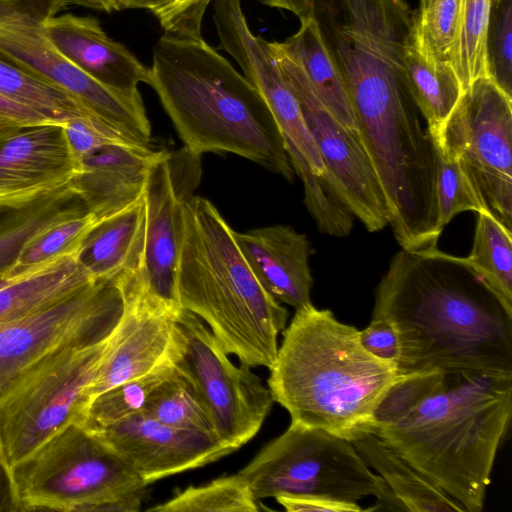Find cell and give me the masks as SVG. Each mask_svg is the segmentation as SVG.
<instances>
[{"instance_id": "obj_1", "label": "cell", "mask_w": 512, "mask_h": 512, "mask_svg": "<svg viewBox=\"0 0 512 512\" xmlns=\"http://www.w3.org/2000/svg\"><path fill=\"white\" fill-rule=\"evenodd\" d=\"M372 318L394 328L398 374H512V305L465 258L437 245L393 256L375 289Z\"/></svg>"}, {"instance_id": "obj_2", "label": "cell", "mask_w": 512, "mask_h": 512, "mask_svg": "<svg viewBox=\"0 0 512 512\" xmlns=\"http://www.w3.org/2000/svg\"><path fill=\"white\" fill-rule=\"evenodd\" d=\"M148 85L190 155L230 152L293 180L285 141L264 98L204 39L161 36Z\"/></svg>"}, {"instance_id": "obj_3", "label": "cell", "mask_w": 512, "mask_h": 512, "mask_svg": "<svg viewBox=\"0 0 512 512\" xmlns=\"http://www.w3.org/2000/svg\"><path fill=\"white\" fill-rule=\"evenodd\" d=\"M282 333L268 387L291 423L350 442L374 434L375 412L400 376L397 364L371 354L356 327L313 304L295 310Z\"/></svg>"}, {"instance_id": "obj_4", "label": "cell", "mask_w": 512, "mask_h": 512, "mask_svg": "<svg viewBox=\"0 0 512 512\" xmlns=\"http://www.w3.org/2000/svg\"><path fill=\"white\" fill-rule=\"evenodd\" d=\"M511 416L512 374L445 373L440 389L375 435L465 512H481Z\"/></svg>"}, {"instance_id": "obj_5", "label": "cell", "mask_w": 512, "mask_h": 512, "mask_svg": "<svg viewBox=\"0 0 512 512\" xmlns=\"http://www.w3.org/2000/svg\"><path fill=\"white\" fill-rule=\"evenodd\" d=\"M176 286L181 309L201 319L228 355L272 367L288 311L254 275L235 231L199 196L183 201Z\"/></svg>"}, {"instance_id": "obj_6", "label": "cell", "mask_w": 512, "mask_h": 512, "mask_svg": "<svg viewBox=\"0 0 512 512\" xmlns=\"http://www.w3.org/2000/svg\"><path fill=\"white\" fill-rule=\"evenodd\" d=\"M14 511L137 512L148 485L75 421L7 474Z\"/></svg>"}, {"instance_id": "obj_7", "label": "cell", "mask_w": 512, "mask_h": 512, "mask_svg": "<svg viewBox=\"0 0 512 512\" xmlns=\"http://www.w3.org/2000/svg\"><path fill=\"white\" fill-rule=\"evenodd\" d=\"M113 335L114 330L100 340L81 339L60 347L0 395V466L6 475L56 433L81 419L87 389Z\"/></svg>"}, {"instance_id": "obj_8", "label": "cell", "mask_w": 512, "mask_h": 512, "mask_svg": "<svg viewBox=\"0 0 512 512\" xmlns=\"http://www.w3.org/2000/svg\"><path fill=\"white\" fill-rule=\"evenodd\" d=\"M237 475L258 502L280 495H300L358 503L373 496L378 505L367 511L399 510L384 480L366 464L352 442L295 423H290Z\"/></svg>"}, {"instance_id": "obj_9", "label": "cell", "mask_w": 512, "mask_h": 512, "mask_svg": "<svg viewBox=\"0 0 512 512\" xmlns=\"http://www.w3.org/2000/svg\"><path fill=\"white\" fill-rule=\"evenodd\" d=\"M430 135L458 160L488 212L511 231L512 97L489 76L479 78Z\"/></svg>"}, {"instance_id": "obj_10", "label": "cell", "mask_w": 512, "mask_h": 512, "mask_svg": "<svg viewBox=\"0 0 512 512\" xmlns=\"http://www.w3.org/2000/svg\"><path fill=\"white\" fill-rule=\"evenodd\" d=\"M177 322L176 363L200 393L218 439L237 450L257 434L269 414L274 403L271 390L250 366L234 365L196 315L182 309Z\"/></svg>"}, {"instance_id": "obj_11", "label": "cell", "mask_w": 512, "mask_h": 512, "mask_svg": "<svg viewBox=\"0 0 512 512\" xmlns=\"http://www.w3.org/2000/svg\"><path fill=\"white\" fill-rule=\"evenodd\" d=\"M122 310L117 279L95 280L38 311L0 323V395L60 347L107 337Z\"/></svg>"}, {"instance_id": "obj_12", "label": "cell", "mask_w": 512, "mask_h": 512, "mask_svg": "<svg viewBox=\"0 0 512 512\" xmlns=\"http://www.w3.org/2000/svg\"><path fill=\"white\" fill-rule=\"evenodd\" d=\"M48 18L25 12L0 18L1 54L66 93L94 119L150 144L151 127L141 94L113 90L60 54L42 35L41 24Z\"/></svg>"}, {"instance_id": "obj_13", "label": "cell", "mask_w": 512, "mask_h": 512, "mask_svg": "<svg viewBox=\"0 0 512 512\" xmlns=\"http://www.w3.org/2000/svg\"><path fill=\"white\" fill-rule=\"evenodd\" d=\"M325 166L323 176L354 217L370 232L388 225L386 198L358 132L340 124L315 94L299 63L279 42H270Z\"/></svg>"}, {"instance_id": "obj_14", "label": "cell", "mask_w": 512, "mask_h": 512, "mask_svg": "<svg viewBox=\"0 0 512 512\" xmlns=\"http://www.w3.org/2000/svg\"><path fill=\"white\" fill-rule=\"evenodd\" d=\"M213 20L219 48L231 55L264 98L285 141L288 157L302 156L318 175L325 173L319 151L299 103L273 54L270 42L255 35L241 0H214Z\"/></svg>"}, {"instance_id": "obj_15", "label": "cell", "mask_w": 512, "mask_h": 512, "mask_svg": "<svg viewBox=\"0 0 512 512\" xmlns=\"http://www.w3.org/2000/svg\"><path fill=\"white\" fill-rule=\"evenodd\" d=\"M116 279L123 310L112 345L87 389V405L100 393L153 370L173 354L179 341L180 311L149 294L133 273Z\"/></svg>"}, {"instance_id": "obj_16", "label": "cell", "mask_w": 512, "mask_h": 512, "mask_svg": "<svg viewBox=\"0 0 512 512\" xmlns=\"http://www.w3.org/2000/svg\"><path fill=\"white\" fill-rule=\"evenodd\" d=\"M92 433L147 485L236 451L214 435L174 428L140 412Z\"/></svg>"}, {"instance_id": "obj_17", "label": "cell", "mask_w": 512, "mask_h": 512, "mask_svg": "<svg viewBox=\"0 0 512 512\" xmlns=\"http://www.w3.org/2000/svg\"><path fill=\"white\" fill-rule=\"evenodd\" d=\"M175 180L172 155L160 151L146 178L144 244L140 264L133 276L154 298L181 311L176 280L182 239V206L186 197Z\"/></svg>"}, {"instance_id": "obj_18", "label": "cell", "mask_w": 512, "mask_h": 512, "mask_svg": "<svg viewBox=\"0 0 512 512\" xmlns=\"http://www.w3.org/2000/svg\"><path fill=\"white\" fill-rule=\"evenodd\" d=\"M78 169L64 123L26 127L0 136V210L27 205L66 187Z\"/></svg>"}, {"instance_id": "obj_19", "label": "cell", "mask_w": 512, "mask_h": 512, "mask_svg": "<svg viewBox=\"0 0 512 512\" xmlns=\"http://www.w3.org/2000/svg\"><path fill=\"white\" fill-rule=\"evenodd\" d=\"M41 32L60 54L113 90L136 95L140 83L148 84L149 67L111 39L94 17L55 15L42 22Z\"/></svg>"}, {"instance_id": "obj_20", "label": "cell", "mask_w": 512, "mask_h": 512, "mask_svg": "<svg viewBox=\"0 0 512 512\" xmlns=\"http://www.w3.org/2000/svg\"><path fill=\"white\" fill-rule=\"evenodd\" d=\"M159 152L147 146H102L78 161L67 187L97 223L144 196L148 170Z\"/></svg>"}, {"instance_id": "obj_21", "label": "cell", "mask_w": 512, "mask_h": 512, "mask_svg": "<svg viewBox=\"0 0 512 512\" xmlns=\"http://www.w3.org/2000/svg\"><path fill=\"white\" fill-rule=\"evenodd\" d=\"M235 239L254 275L274 299L295 310L312 304L305 234L290 226L273 225L235 232Z\"/></svg>"}, {"instance_id": "obj_22", "label": "cell", "mask_w": 512, "mask_h": 512, "mask_svg": "<svg viewBox=\"0 0 512 512\" xmlns=\"http://www.w3.org/2000/svg\"><path fill=\"white\" fill-rule=\"evenodd\" d=\"M145 233L144 196L124 210L97 222L76 257L95 280L134 273L141 260Z\"/></svg>"}, {"instance_id": "obj_23", "label": "cell", "mask_w": 512, "mask_h": 512, "mask_svg": "<svg viewBox=\"0 0 512 512\" xmlns=\"http://www.w3.org/2000/svg\"><path fill=\"white\" fill-rule=\"evenodd\" d=\"M366 464L384 480L399 510L413 512H465L447 495L375 434L352 442Z\"/></svg>"}, {"instance_id": "obj_24", "label": "cell", "mask_w": 512, "mask_h": 512, "mask_svg": "<svg viewBox=\"0 0 512 512\" xmlns=\"http://www.w3.org/2000/svg\"><path fill=\"white\" fill-rule=\"evenodd\" d=\"M93 281L76 255L59 257L0 289V323L38 311Z\"/></svg>"}, {"instance_id": "obj_25", "label": "cell", "mask_w": 512, "mask_h": 512, "mask_svg": "<svg viewBox=\"0 0 512 512\" xmlns=\"http://www.w3.org/2000/svg\"><path fill=\"white\" fill-rule=\"evenodd\" d=\"M298 31L280 46L303 69L315 94L330 114L345 128L357 132L356 121L344 82L319 35L315 21H300Z\"/></svg>"}, {"instance_id": "obj_26", "label": "cell", "mask_w": 512, "mask_h": 512, "mask_svg": "<svg viewBox=\"0 0 512 512\" xmlns=\"http://www.w3.org/2000/svg\"><path fill=\"white\" fill-rule=\"evenodd\" d=\"M79 198L66 186L37 200L0 213V277L37 232L64 217L85 212Z\"/></svg>"}, {"instance_id": "obj_27", "label": "cell", "mask_w": 512, "mask_h": 512, "mask_svg": "<svg viewBox=\"0 0 512 512\" xmlns=\"http://www.w3.org/2000/svg\"><path fill=\"white\" fill-rule=\"evenodd\" d=\"M405 66L412 96L430 134L445 123L462 93L449 62L426 58L410 40L405 52Z\"/></svg>"}, {"instance_id": "obj_28", "label": "cell", "mask_w": 512, "mask_h": 512, "mask_svg": "<svg viewBox=\"0 0 512 512\" xmlns=\"http://www.w3.org/2000/svg\"><path fill=\"white\" fill-rule=\"evenodd\" d=\"M180 335L176 350L150 372L118 384L93 398L77 422L96 432L141 412L148 397L176 368Z\"/></svg>"}, {"instance_id": "obj_29", "label": "cell", "mask_w": 512, "mask_h": 512, "mask_svg": "<svg viewBox=\"0 0 512 512\" xmlns=\"http://www.w3.org/2000/svg\"><path fill=\"white\" fill-rule=\"evenodd\" d=\"M140 413L174 428L216 436L200 393L177 363L173 373L152 391Z\"/></svg>"}, {"instance_id": "obj_30", "label": "cell", "mask_w": 512, "mask_h": 512, "mask_svg": "<svg viewBox=\"0 0 512 512\" xmlns=\"http://www.w3.org/2000/svg\"><path fill=\"white\" fill-rule=\"evenodd\" d=\"M491 0H462L449 63L462 93L477 79L489 76L487 34Z\"/></svg>"}, {"instance_id": "obj_31", "label": "cell", "mask_w": 512, "mask_h": 512, "mask_svg": "<svg viewBox=\"0 0 512 512\" xmlns=\"http://www.w3.org/2000/svg\"><path fill=\"white\" fill-rule=\"evenodd\" d=\"M95 224V219L87 211L51 223L27 241L4 278L15 279L59 257L76 255L86 234Z\"/></svg>"}, {"instance_id": "obj_32", "label": "cell", "mask_w": 512, "mask_h": 512, "mask_svg": "<svg viewBox=\"0 0 512 512\" xmlns=\"http://www.w3.org/2000/svg\"><path fill=\"white\" fill-rule=\"evenodd\" d=\"M467 262L512 305V231L487 211L477 213Z\"/></svg>"}, {"instance_id": "obj_33", "label": "cell", "mask_w": 512, "mask_h": 512, "mask_svg": "<svg viewBox=\"0 0 512 512\" xmlns=\"http://www.w3.org/2000/svg\"><path fill=\"white\" fill-rule=\"evenodd\" d=\"M0 94L37 110L56 123L91 117L66 93L17 67L1 52Z\"/></svg>"}, {"instance_id": "obj_34", "label": "cell", "mask_w": 512, "mask_h": 512, "mask_svg": "<svg viewBox=\"0 0 512 512\" xmlns=\"http://www.w3.org/2000/svg\"><path fill=\"white\" fill-rule=\"evenodd\" d=\"M148 510L155 512H257L260 508L246 483L235 474L220 477L201 486H189L168 501Z\"/></svg>"}, {"instance_id": "obj_35", "label": "cell", "mask_w": 512, "mask_h": 512, "mask_svg": "<svg viewBox=\"0 0 512 512\" xmlns=\"http://www.w3.org/2000/svg\"><path fill=\"white\" fill-rule=\"evenodd\" d=\"M462 0H420L411 41L426 58L449 62Z\"/></svg>"}, {"instance_id": "obj_36", "label": "cell", "mask_w": 512, "mask_h": 512, "mask_svg": "<svg viewBox=\"0 0 512 512\" xmlns=\"http://www.w3.org/2000/svg\"><path fill=\"white\" fill-rule=\"evenodd\" d=\"M304 187V204L318 229L327 235L348 236L354 215L323 175L313 172L308 163L293 168Z\"/></svg>"}, {"instance_id": "obj_37", "label": "cell", "mask_w": 512, "mask_h": 512, "mask_svg": "<svg viewBox=\"0 0 512 512\" xmlns=\"http://www.w3.org/2000/svg\"><path fill=\"white\" fill-rule=\"evenodd\" d=\"M436 199L439 223L444 228L465 211H487L458 160L436 147Z\"/></svg>"}, {"instance_id": "obj_38", "label": "cell", "mask_w": 512, "mask_h": 512, "mask_svg": "<svg viewBox=\"0 0 512 512\" xmlns=\"http://www.w3.org/2000/svg\"><path fill=\"white\" fill-rule=\"evenodd\" d=\"M399 375L375 412V432L402 418L440 389L445 379V373L437 370Z\"/></svg>"}, {"instance_id": "obj_39", "label": "cell", "mask_w": 512, "mask_h": 512, "mask_svg": "<svg viewBox=\"0 0 512 512\" xmlns=\"http://www.w3.org/2000/svg\"><path fill=\"white\" fill-rule=\"evenodd\" d=\"M487 65L489 77L512 97V0H491Z\"/></svg>"}, {"instance_id": "obj_40", "label": "cell", "mask_w": 512, "mask_h": 512, "mask_svg": "<svg viewBox=\"0 0 512 512\" xmlns=\"http://www.w3.org/2000/svg\"><path fill=\"white\" fill-rule=\"evenodd\" d=\"M212 0H143L141 9L150 11L166 34L202 40V21Z\"/></svg>"}, {"instance_id": "obj_41", "label": "cell", "mask_w": 512, "mask_h": 512, "mask_svg": "<svg viewBox=\"0 0 512 512\" xmlns=\"http://www.w3.org/2000/svg\"><path fill=\"white\" fill-rule=\"evenodd\" d=\"M362 346L374 356L397 364L399 344L393 326L384 318H372L370 324L359 330Z\"/></svg>"}, {"instance_id": "obj_42", "label": "cell", "mask_w": 512, "mask_h": 512, "mask_svg": "<svg viewBox=\"0 0 512 512\" xmlns=\"http://www.w3.org/2000/svg\"><path fill=\"white\" fill-rule=\"evenodd\" d=\"M56 123L37 110L0 94V136L22 128Z\"/></svg>"}, {"instance_id": "obj_43", "label": "cell", "mask_w": 512, "mask_h": 512, "mask_svg": "<svg viewBox=\"0 0 512 512\" xmlns=\"http://www.w3.org/2000/svg\"><path fill=\"white\" fill-rule=\"evenodd\" d=\"M288 512H361L367 511L356 502L321 496L280 495L275 498Z\"/></svg>"}, {"instance_id": "obj_44", "label": "cell", "mask_w": 512, "mask_h": 512, "mask_svg": "<svg viewBox=\"0 0 512 512\" xmlns=\"http://www.w3.org/2000/svg\"><path fill=\"white\" fill-rule=\"evenodd\" d=\"M260 2L269 7L288 10L300 21L310 17L311 0H260Z\"/></svg>"}, {"instance_id": "obj_45", "label": "cell", "mask_w": 512, "mask_h": 512, "mask_svg": "<svg viewBox=\"0 0 512 512\" xmlns=\"http://www.w3.org/2000/svg\"><path fill=\"white\" fill-rule=\"evenodd\" d=\"M11 510L14 511L9 482L6 473L0 466V511Z\"/></svg>"}, {"instance_id": "obj_46", "label": "cell", "mask_w": 512, "mask_h": 512, "mask_svg": "<svg viewBox=\"0 0 512 512\" xmlns=\"http://www.w3.org/2000/svg\"><path fill=\"white\" fill-rule=\"evenodd\" d=\"M67 3H73L88 7L91 9L112 12L114 11V0H66Z\"/></svg>"}, {"instance_id": "obj_47", "label": "cell", "mask_w": 512, "mask_h": 512, "mask_svg": "<svg viewBox=\"0 0 512 512\" xmlns=\"http://www.w3.org/2000/svg\"><path fill=\"white\" fill-rule=\"evenodd\" d=\"M143 0H114V11L125 9H141Z\"/></svg>"}, {"instance_id": "obj_48", "label": "cell", "mask_w": 512, "mask_h": 512, "mask_svg": "<svg viewBox=\"0 0 512 512\" xmlns=\"http://www.w3.org/2000/svg\"><path fill=\"white\" fill-rule=\"evenodd\" d=\"M12 279L0 277V289L7 285Z\"/></svg>"}, {"instance_id": "obj_49", "label": "cell", "mask_w": 512, "mask_h": 512, "mask_svg": "<svg viewBox=\"0 0 512 512\" xmlns=\"http://www.w3.org/2000/svg\"><path fill=\"white\" fill-rule=\"evenodd\" d=\"M4 210H0V213H2Z\"/></svg>"}, {"instance_id": "obj_50", "label": "cell", "mask_w": 512, "mask_h": 512, "mask_svg": "<svg viewBox=\"0 0 512 512\" xmlns=\"http://www.w3.org/2000/svg\"><path fill=\"white\" fill-rule=\"evenodd\" d=\"M4 1H11V0H4Z\"/></svg>"}]
</instances>
